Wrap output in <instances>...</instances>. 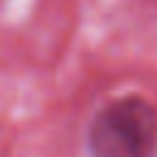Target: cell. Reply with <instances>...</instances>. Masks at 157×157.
<instances>
[{
	"mask_svg": "<svg viewBox=\"0 0 157 157\" xmlns=\"http://www.w3.org/2000/svg\"><path fill=\"white\" fill-rule=\"evenodd\" d=\"M157 105L140 93L103 103L86 128V157H155Z\"/></svg>",
	"mask_w": 157,
	"mask_h": 157,
	"instance_id": "6da1fadb",
	"label": "cell"
}]
</instances>
